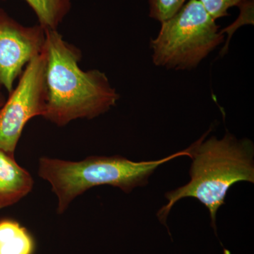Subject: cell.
Segmentation results:
<instances>
[{"instance_id":"cell-1","label":"cell","mask_w":254,"mask_h":254,"mask_svg":"<svg viewBox=\"0 0 254 254\" xmlns=\"http://www.w3.org/2000/svg\"><path fill=\"white\" fill-rule=\"evenodd\" d=\"M47 103L43 118L58 127L92 120L109 111L120 99L105 73L83 71L82 55L58 31H46Z\"/></svg>"},{"instance_id":"cell-2","label":"cell","mask_w":254,"mask_h":254,"mask_svg":"<svg viewBox=\"0 0 254 254\" xmlns=\"http://www.w3.org/2000/svg\"><path fill=\"white\" fill-rule=\"evenodd\" d=\"M206 134L190 146L192 159L190 181L165 194L168 203L157 213L166 225L170 210L179 200L193 198L208 208L211 225L216 231V215L225 204L228 190L240 182H254V146L248 138L237 139L227 133L221 139Z\"/></svg>"},{"instance_id":"cell-3","label":"cell","mask_w":254,"mask_h":254,"mask_svg":"<svg viewBox=\"0 0 254 254\" xmlns=\"http://www.w3.org/2000/svg\"><path fill=\"white\" fill-rule=\"evenodd\" d=\"M190 147L158 160L134 162L124 157L91 156L81 161L42 157L38 175L50 184L58 197L57 211H66L76 197L95 187L109 185L125 193L144 187L156 169L180 156L190 157Z\"/></svg>"},{"instance_id":"cell-4","label":"cell","mask_w":254,"mask_h":254,"mask_svg":"<svg viewBox=\"0 0 254 254\" xmlns=\"http://www.w3.org/2000/svg\"><path fill=\"white\" fill-rule=\"evenodd\" d=\"M150 42L155 65L168 69L190 70L224 41V34L199 0H190L161 23Z\"/></svg>"},{"instance_id":"cell-5","label":"cell","mask_w":254,"mask_h":254,"mask_svg":"<svg viewBox=\"0 0 254 254\" xmlns=\"http://www.w3.org/2000/svg\"><path fill=\"white\" fill-rule=\"evenodd\" d=\"M46 60L44 52L23 69L16 88L0 109V149L14 155L28 121L43 117L47 103Z\"/></svg>"},{"instance_id":"cell-6","label":"cell","mask_w":254,"mask_h":254,"mask_svg":"<svg viewBox=\"0 0 254 254\" xmlns=\"http://www.w3.org/2000/svg\"><path fill=\"white\" fill-rule=\"evenodd\" d=\"M46 31L39 24L23 26L0 8V87L9 93L28 63L41 54Z\"/></svg>"},{"instance_id":"cell-7","label":"cell","mask_w":254,"mask_h":254,"mask_svg":"<svg viewBox=\"0 0 254 254\" xmlns=\"http://www.w3.org/2000/svg\"><path fill=\"white\" fill-rule=\"evenodd\" d=\"M33 184L31 174L18 165L14 155L0 149V210L26 196Z\"/></svg>"},{"instance_id":"cell-8","label":"cell","mask_w":254,"mask_h":254,"mask_svg":"<svg viewBox=\"0 0 254 254\" xmlns=\"http://www.w3.org/2000/svg\"><path fill=\"white\" fill-rule=\"evenodd\" d=\"M35 240L26 227L12 219L0 220V254H33Z\"/></svg>"},{"instance_id":"cell-9","label":"cell","mask_w":254,"mask_h":254,"mask_svg":"<svg viewBox=\"0 0 254 254\" xmlns=\"http://www.w3.org/2000/svg\"><path fill=\"white\" fill-rule=\"evenodd\" d=\"M45 31H58L71 9V0H25Z\"/></svg>"},{"instance_id":"cell-10","label":"cell","mask_w":254,"mask_h":254,"mask_svg":"<svg viewBox=\"0 0 254 254\" xmlns=\"http://www.w3.org/2000/svg\"><path fill=\"white\" fill-rule=\"evenodd\" d=\"M186 0H148L149 16L163 23L176 14Z\"/></svg>"},{"instance_id":"cell-11","label":"cell","mask_w":254,"mask_h":254,"mask_svg":"<svg viewBox=\"0 0 254 254\" xmlns=\"http://www.w3.org/2000/svg\"><path fill=\"white\" fill-rule=\"evenodd\" d=\"M208 14L216 20L228 16V9L247 0H199Z\"/></svg>"},{"instance_id":"cell-12","label":"cell","mask_w":254,"mask_h":254,"mask_svg":"<svg viewBox=\"0 0 254 254\" xmlns=\"http://www.w3.org/2000/svg\"><path fill=\"white\" fill-rule=\"evenodd\" d=\"M240 8V14L235 23H232L231 26L227 27L226 29L222 30V33L227 31L228 34V40L227 44L230 41L232 33L237 28L245 24H254V0H247L244 1L242 4L239 5Z\"/></svg>"},{"instance_id":"cell-13","label":"cell","mask_w":254,"mask_h":254,"mask_svg":"<svg viewBox=\"0 0 254 254\" xmlns=\"http://www.w3.org/2000/svg\"><path fill=\"white\" fill-rule=\"evenodd\" d=\"M5 101H6V98H5L4 94L0 91V109L4 104Z\"/></svg>"}]
</instances>
